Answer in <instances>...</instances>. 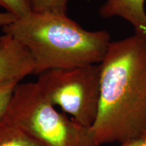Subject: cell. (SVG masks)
Listing matches in <instances>:
<instances>
[{
  "label": "cell",
  "mask_w": 146,
  "mask_h": 146,
  "mask_svg": "<svg viewBox=\"0 0 146 146\" xmlns=\"http://www.w3.org/2000/svg\"><path fill=\"white\" fill-rule=\"evenodd\" d=\"M100 66L98 112L91 131L99 145L123 143L146 131V39L111 41Z\"/></svg>",
  "instance_id": "cell-1"
},
{
  "label": "cell",
  "mask_w": 146,
  "mask_h": 146,
  "mask_svg": "<svg viewBox=\"0 0 146 146\" xmlns=\"http://www.w3.org/2000/svg\"><path fill=\"white\" fill-rule=\"evenodd\" d=\"M2 31L27 49L36 75L51 69L100 64L112 41L107 31L86 30L62 14L32 12Z\"/></svg>",
  "instance_id": "cell-2"
},
{
  "label": "cell",
  "mask_w": 146,
  "mask_h": 146,
  "mask_svg": "<svg viewBox=\"0 0 146 146\" xmlns=\"http://www.w3.org/2000/svg\"><path fill=\"white\" fill-rule=\"evenodd\" d=\"M5 115L43 146H100L91 128L58 111L36 82L18 84Z\"/></svg>",
  "instance_id": "cell-3"
},
{
  "label": "cell",
  "mask_w": 146,
  "mask_h": 146,
  "mask_svg": "<svg viewBox=\"0 0 146 146\" xmlns=\"http://www.w3.org/2000/svg\"><path fill=\"white\" fill-rule=\"evenodd\" d=\"M100 75V64L81 66L46 70L36 82L55 107L91 128L99 108Z\"/></svg>",
  "instance_id": "cell-4"
},
{
  "label": "cell",
  "mask_w": 146,
  "mask_h": 146,
  "mask_svg": "<svg viewBox=\"0 0 146 146\" xmlns=\"http://www.w3.org/2000/svg\"><path fill=\"white\" fill-rule=\"evenodd\" d=\"M35 68L34 60L26 47L9 35L0 36V83L21 81L34 74Z\"/></svg>",
  "instance_id": "cell-5"
},
{
  "label": "cell",
  "mask_w": 146,
  "mask_h": 146,
  "mask_svg": "<svg viewBox=\"0 0 146 146\" xmlns=\"http://www.w3.org/2000/svg\"><path fill=\"white\" fill-rule=\"evenodd\" d=\"M145 0H106L100 8L104 18L120 17L130 23L135 33L146 39Z\"/></svg>",
  "instance_id": "cell-6"
},
{
  "label": "cell",
  "mask_w": 146,
  "mask_h": 146,
  "mask_svg": "<svg viewBox=\"0 0 146 146\" xmlns=\"http://www.w3.org/2000/svg\"><path fill=\"white\" fill-rule=\"evenodd\" d=\"M0 146H43L11 120L0 119Z\"/></svg>",
  "instance_id": "cell-7"
},
{
  "label": "cell",
  "mask_w": 146,
  "mask_h": 146,
  "mask_svg": "<svg viewBox=\"0 0 146 146\" xmlns=\"http://www.w3.org/2000/svg\"><path fill=\"white\" fill-rule=\"evenodd\" d=\"M33 12L67 15L70 0H27Z\"/></svg>",
  "instance_id": "cell-8"
},
{
  "label": "cell",
  "mask_w": 146,
  "mask_h": 146,
  "mask_svg": "<svg viewBox=\"0 0 146 146\" xmlns=\"http://www.w3.org/2000/svg\"><path fill=\"white\" fill-rule=\"evenodd\" d=\"M20 82L19 80L12 79L0 83V119L8 112L14 91Z\"/></svg>",
  "instance_id": "cell-9"
},
{
  "label": "cell",
  "mask_w": 146,
  "mask_h": 146,
  "mask_svg": "<svg viewBox=\"0 0 146 146\" xmlns=\"http://www.w3.org/2000/svg\"><path fill=\"white\" fill-rule=\"evenodd\" d=\"M0 7L16 18H24L32 12L27 0H0Z\"/></svg>",
  "instance_id": "cell-10"
},
{
  "label": "cell",
  "mask_w": 146,
  "mask_h": 146,
  "mask_svg": "<svg viewBox=\"0 0 146 146\" xmlns=\"http://www.w3.org/2000/svg\"><path fill=\"white\" fill-rule=\"evenodd\" d=\"M120 146H146V131L137 137L120 143Z\"/></svg>",
  "instance_id": "cell-11"
},
{
  "label": "cell",
  "mask_w": 146,
  "mask_h": 146,
  "mask_svg": "<svg viewBox=\"0 0 146 146\" xmlns=\"http://www.w3.org/2000/svg\"><path fill=\"white\" fill-rule=\"evenodd\" d=\"M17 19L15 16L7 12H0V28L3 29Z\"/></svg>",
  "instance_id": "cell-12"
}]
</instances>
